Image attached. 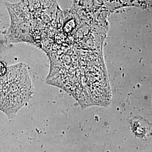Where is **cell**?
Masks as SVG:
<instances>
[{
  "mask_svg": "<svg viewBox=\"0 0 152 152\" xmlns=\"http://www.w3.org/2000/svg\"><path fill=\"white\" fill-rule=\"evenodd\" d=\"M33 93L28 68L24 64L8 67L0 77V110L9 118L15 115Z\"/></svg>",
  "mask_w": 152,
  "mask_h": 152,
  "instance_id": "1",
  "label": "cell"
},
{
  "mask_svg": "<svg viewBox=\"0 0 152 152\" xmlns=\"http://www.w3.org/2000/svg\"><path fill=\"white\" fill-rule=\"evenodd\" d=\"M32 28L34 45L40 48L53 28L60 10L56 0H22Z\"/></svg>",
  "mask_w": 152,
  "mask_h": 152,
  "instance_id": "2",
  "label": "cell"
},
{
  "mask_svg": "<svg viewBox=\"0 0 152 152\" xmlns=\"http://www.w3.org/2000/svg\"><path fill=\"white\" fill-rule=\"evenodd\" d=\"M11 25L5 35L7 43L26 42L34 45L29 17L22 1L9 4Z\"/></svg>",
  "mask_w": 152,
  "mask_h": 152,
  "instance_id": "3",
  "label": "cell"
},
{
  "mask_svg": "<svg viewBox=\"0 0 152 152\" xmlns=\"http://www.w3.org/2000/svg\"><path fill=\"white\" fill-rule=\"evenodd\" d=\"M7 68L5 64L2 62H0V77L4 75L7 72Z\"/></svg>",
  "mask_w": 152,
  "mask_h": 152,
  "instance_id": "4",
  "label": "cell"
}]
</instances>
